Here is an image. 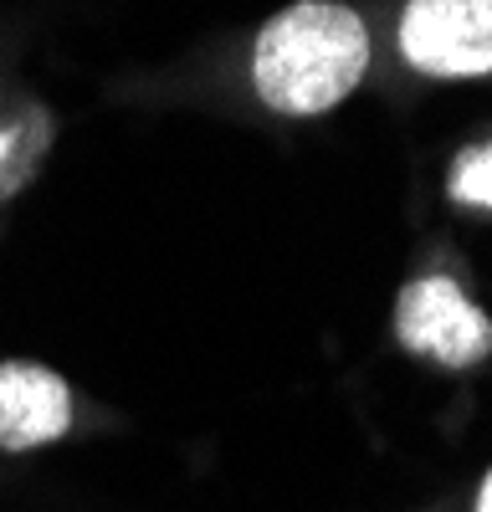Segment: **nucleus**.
<instances>
[{"mask_svg": "<svg viewBox=\"0 0 492 512\" xmlns=\"http://www.w3.org/2000/svg\"><path fill=\"white\" fill-rule=\"evenodd\" d=\"M451 195L467 200V205L492 210V144L467 149V154L457 159V169H451Z\"/></svg>", "mask_w": 492, "mask_h": 512, "instance_id": "nucleus-5", "label": "nucleus"}, {"mask_svg": "<svg viewBox=\"0 0 492 512\" xmlns=\"http://www.w3.org/2000/svg\"><path fill=\"white\" fill-rule=\"evenodd\" d=\"M0 159H6V139H0Z\"/></svg>", "mask_w": 492, "mask_h": 512, "instance_id": "nucleus-7", "label": "nucleus"}, {"mask_svg": "<svg viewBox=\"0 0 492 512\" xmlns=\"http://www.w3.org/2000/svg\"><path fill=\"white\" fill-rule=\"evenodd\" d=\"M477 512H492V472H487V482H482V497H477Z\"/></svg>", "mask_w": 492, "mask_h": 512, "instance_id": "nucleus-6", "label": "nucleus"}, {"mask_svg": "<svg viewBox=\"0 0 492 512\" xmlns=\"http://www.w3.org/2000/svg\"><path fill=\"white\" fill-rule=\"evenodd\" d=\"M72 431L67 379L47 364H0V451H36Z\"/></svg>", "mask_w": 492, "mask_h": 512, "instance_id": "nucleus-4", "label": "nucleus"}, {"mask_svg": "<svg viewBox=\"0 0 492 512\" xmlns=\"http://www.w3.org/2000/svg\"><path fill=\"white\" fill-rule=\"evenodd\" d=\"M369 67V31L339 0H298L277 11L252 52V82L272 113H328Z\"/></svg>", "mask_w": 492, "mask_h": 512, "instance_id": "nucleus-1", "label": "nucleus"}, {"mask_svg": "<svg viewBox=\"0 0 492 512\" xmlns=\"http://www.w3.org/2000/svg\"><path fill=\"white\" fill-rule=\"evenodd\" d=\"M400 52L431 77L492 72V0H410L400 16Z\"/></svg>", "mask_w": 492, "mask_h": 512, "instance_id": "nucleus-3", "label": "nucleus"}, {"mask_svg": "<svg viewBox=\"0 0 492 512\" xmlns=\"http://www.w3.org/2000/svg\"><path fill=\"white\" fill-rule=\"evenodd\" d=\"M395 333L410 354H426L446 369H467L492 354V318L451 277H421L400 292Z\"/></svg>", "mask_w": 492, "mask_h": 512, "instance_id": "nucleus-2", "label": "nucleus"}]
</instances>
